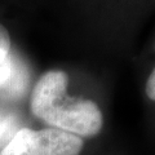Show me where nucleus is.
Instances as JSON below:
<instances>
[{"instance_id": "f03ea898", "label": "nucleus", "mask_w": 155, "mask_h": 155, "mask_svg": "<svg viewBox=\"0 0 155 155\" xmlns=\"http://www.w3.org/2000/svg\"><path fill=\"white\" fill-rule=\"evenodd\" d=\"M83 146L79 136L56 128H21L0 149V155H80Z\"/></svg>"}, {"instance_id": "39448f33", "label": "nucleus", "mask_w": 155, "mask_h": 155, "mask_svg": "<svg viewBox=\"0 0 155 155\" xmlns=\"http://www.w3.org/2000/svg\"><path fill=\"white\" fill-rule=\"evenodd\" d=\"M11 35L5 27L0 23V62L5 60L8 54L11 53Z\"/></svg>"}, {"instance_id": "f257e3e1", "label": "nucleus", "mask_w": 155, "mask_h": 155, "mask_svg": "<svg viewBox=\"0 0 155 155\" xmlns=\"http://www.w3.org/2000/svg\"><path fill=\"white\" fill-rule=\"evenodd\" d=\"M67 84L69 76L62 70L43 74L32 89L31 113L52 128L79 137L98 134L104 124L100 107L91 100L67 96Z\"/></svg>"}, {"instance_id": "7ed1b4c3", "label": "nucleus", "mask_w": 155, "mask_h": 155, "mask_svg": "<svg viewBox=\"0 0 155 155\" xmlns=\"http://www.w3.org/2000/svg\"><path fill=\"white\" fill-rule=\"evenodd\" d=\"M27 74L22 62L11 52L0 62V94L18 97L25 93L27 87Z\"/></svg>"}, {"instance_id": "423d86ee", "label": "nucleus", "mask_w": 155, "mask_h": 155, "mask_svg": "<svg viewBox=\"0 0 155 155\" xmlns=\"http://www.w3.org/2000/svg\"><path fill=\"white\" fill-rule=\"evenodd\" d=\"M146 94L150 100L155 101V69L151 71L147 83H146Z\"/></svg>"}, {"instance_id": "20e7f679", "label": "nucleus", "mask_w": 155, "mask_h": 155, "mask_svg": "<svg viewBox=\"0 0 155 155\" xmlns=\"http://www.w3.org/2000/svg\"><path fill=\"white\" fill-rule=\"evenodd\" d=\"M17 122L12 115L0 111V147H4L17 132Z\"/></svg>"}]
</instances>
